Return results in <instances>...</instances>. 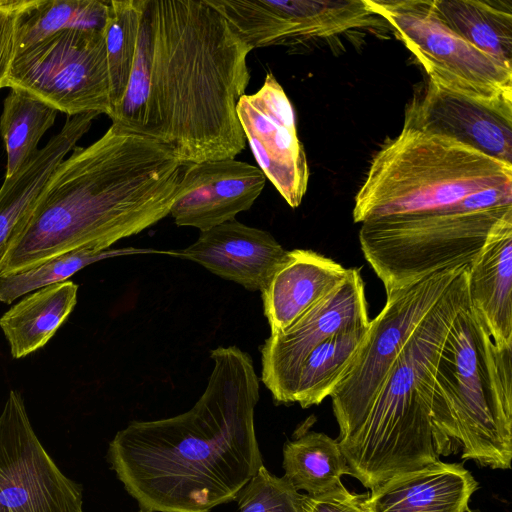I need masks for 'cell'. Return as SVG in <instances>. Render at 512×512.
Returning a JSON list of instances; mask_svg holds the SVG:
<instances>
[{"label": "cell", "mask_w": 512, "mask_h": 512, "mask_svg": "<svg viewBox=\"0 0 512 512\" xmlns=\"http://www.w3.org/2000/svg\"><path fill=\"white\" fill-rule=\"evenodd\" d=\"M284 477L298 491L317 496L332 490L349 475L347 461L336 439L321 432H307L283 447Z\"/></svg>", "instance_id": "cell-24"}, {"label": "cell", "mask_w": 512, "mask_h": 512, "mask_svg": "<svg viewBox=\"0 0 512 512\" xmlns=\"http://www.w3.org/2000/svg\"><path fill=\"white\" fill-rule=\"evenodd\" d=\"M138 512H150V511H145V510L140 509Z\"/></svg>", "instance_id": "cell-33"}, {"label": "cell", "mask_w": 512, "mask_h": 512, "mask_svg": "<svg viewBox=\"0 0 512 512\" xmlns=\"http://www.w3.org/2000/svg\"><path fill=\"white\" fill-rule=\"evenodd\" d=\"M478 482L460 463L440 459L371 489L369 512H465Z\"/></svg>", "instance_id": "cell-18"}, {"label": "cell", "mask_w": 512, "mask_h": 512, "mask_svg": "<svg viewBox=\"0 0 512 512\" xmlns=\"http://www.w3.org/2000/svg\"><path fill=\"white\" fill-rule=\"evenodd\" d=\"M463 266L435 272L387 294L349 371L330 395L339 435L365 413L410 336Z\"/></svg>", "instance_id": "cell-10"}, {"label": "cell", "mask_w": 512, "mask_h": 512, "mask_svg": "<svg viewBox=\"0 0 512 512\" xmlns=\"http://www.w3.org/2000/svg\"><path fill=\"white\" fill-rule=\"evenodd\" d=\"M154 252L136 248L115 250L79 249L53 257L33 268L0 277V302L14 300L40 288L66 281L77 271L94 262L120 255Z\"/></svg>", "instance_id": "cell-28"}, {"label": "cell", "mask_w": 512, "mask_h": 512, "mask_svg": "<svg viewBox=\"0 0 512 512\" xmlns=\"http://www.w3.org/2000/svg\"><path fill=\"white\" fill-rule=\"evenodd\" d=\"M368 329L339 333L317 346L298 370L289 404L308 408L330 396L349 371Z\"/></svg>", "instance_id": "cell-23"}, {"label": "cell", "mask_w": 512, "mask_h": 512, "mask_svg": "<svg viewBox=\"0 0 512 512\" xmlns=\"http://www.w3.org/2000/svg\"><path fill=\"white\" fill-rule=\"evenodd\" d=\"M236 113L258 168L297 208L307 191L309 168L292 104L272 73L258 91L240 97Z\"/></svg>", "instance_id": "cell-13"}, {"label": "cell", "mask_w": 512, "mask_h": 512, "mask_svg": "<svg viewBox=\"0 0 512 512\" xmlns=\"http://www.w3.org/2000/svg\"><path fill=\"white\" fill-rule=\"evenodd\" d=\"M465 512H481V511H480V510H477V509H471V508H469V507H468V508L465 510Z\"/></svg>", "instance_id": "cell-32"}, {"label": "cell", "mask_w": 512, "mask_h": 512, "mask_svg": "<svg viewBox=\"0 0 512 512\" xmlns=\"http://www.w3.org/2000/svg\"><path fill=\"white\" fill-rule=\"evenodd\" d=\"M211 359L205 391L190 410L133 421L109 443L110 466L142 510L209 512L235 500L263 465L253 361L236 346L217 347Z\"/></svg>", "instance_id": "cell-2"}, {"label": "cell", "mask_w": 512, "mask_h": 512, "mask_svg": "<svg viewBox=\"0 0 512 512\" xmlns=\"http://www.w3.org/2000/svg\"><path fill=\"white\" fill-rule=\"evenodd\" d=\"M187 165L169 146L112 124L75 147L16 227L0 277L58 255L107 250L169 215Z\"/></svg>", "instance_id": "cell-3"}, {"label": "cell", "mask_w": 512, "mask_h": 512, "mask_svg": "<svg viewBox=\"0 0 512 512\" xmlns=\"http://www.w3.org/2000/svg\"><path fill=\"white\" fill-rule=\"evenodd\" d=\"M423 66L429 80L477 98L512 96V68L451 30L432 0H366Z\"/></svg>", "instance_id": "cell-9"}, {"label": "cell", "mask_w": 512, "mask_h": 512, "mask_svg": "<svg viewBox=\"0 0 512 512\" xmlns=\"http://www.w3.org/2000/svg\"><path fill=\"white\" fill-rule=\"evenodd\" d=\"M512 184V165L454 139L402 128L372 158L353 220L435 210Z\"/></svg>", "instance_id": "cell-6"}, {"label": "cell", "mask_w": 512, "mask_h": 512, "mask_svg": "<svg viewBox=\"0 0 512 512\" xmlns=\"http://www.w3.org/2000/svg\"><path fill=\"white\" fill-rule=\"evenodd\" d=\"M347 270L312 250L287 251L261 291L264 315L271 334L288 329L330 294L345 278Z\"/></svg>", "instance_id": "cell-17"}, {"label": "cell", "mask_w": 512, "mask_h": 512, "mask_svg": "<svg viewBox=\"0 0 512 512\" xmlns=\"http://www.w3.org/2000/svg\"><path fill=\"white\" fill-rule=\"evenodd\" d=\"M470 306L498 349L512 347V213L500 220L468 265Z\"/></svg>", "instance_id": "cell-19"}, {"label": "cell", "mask_w": 512, "mask_h": 512, "mask_svg": "<svg viewBox=\"0 0 512 512\" xmlns=\"http://www.w3.org/2000/svg\"><path fill=\"white\" fill-rule=\"evenodd\" d=\"M36 0H0V89L5 86L17 54V31L22 15Z\"/></svg>", "instance_id": "cell-30"}, {"label": "cell", "mask_w": 512, "mask_h": 512, "mask_svg": "<svg viewBox=\"0 0 512 512\" xmlns=\"http://www.w3.org/2000/svg\"><path fill=\"white\" fill-rule=\"evenodd\" d=\"M305 498L286 477L275 476L262 465L235 500L239 512H304Z\"/></svg>", "instance_id": "cell-29"}, {"label": "cell", "mask_w": 512, "mask_h": 512, "mask_svg": "<svg viewBox=\"0 0 512 512\" xmlns=\"http://www.w3.org/2000/svg\"><path fill=\"white\" fill-rule=\"evenodd\" d=\"M265 183L258 167L235 158L189 164L169 215L178 226L205 231L251 208Z\"/></svg>", "instance_id": "cell-15"}, {"label": "cell", "mask_w": 512, "mask_h": 512, "mask_svg": "<svg viewBox=\"0 0 512 512\" xmlns=\"http://www.w3.org/2000/svg\"><path fill=\"white\" fill-rule=\"evenodd\" d=\"M511 213L512 184L443 208L365 221L360 247L387 295L435 272L469 265Z\"/></svg>", "instance_id": "cell-7"}, {"label": "cell", "mask_w": 512, "mask_h": 512, "mask_svg": "<svg viewBox=\"0 0 512 512\" xmlns=\"http://www.w3.org/2000/svg\"><path fill=\"white\" fill-rule=\"evenodd\" d=\"M78 285L52 284L27 294L0 318V327L13 358L42 348L64 323L77 303Z\"/></svg>", "instance_id": "cell-21"}, {"label": "cell", "mask_w": 512, "mask_h": 512, "mask_svg": "<svg viewBox=\"0 0 512 512\" xmlns=\"http://www.w3.org/2000/svg\"><path fill=\"white\" fill-rule=\"evenodd\" d=\"M368 493L349 491L341 482L332 490L317 496L306 495L304 512H369Z\"/></svg>", "instance_id": "cell-31"}, {"label": "cell", "mask_w": 512, "mask_h": 512, "mask_svg": "<svg viewBox=\"0 0 512 512\" xmlns=\"http://www.w3.org/2000/svg\"><path fill=\"white\" fill-rule=\"evenodd\" d=\"M370 324L359 269L348 268L342 282L293 325L271 334L261 347V381L277 403L289 404L298 370L306 357L332 336Z\"/></svg>", "instance_id": "cell-12"}, {"label": "cell", "mask_w": 512, "mask_h": 512, "mask_svg": "<svg viewBox=\"0 0 512 512\" xmlns=\"http://www.w3.org/2000/svg\"><path fill=\"white\" fill-rule=\"evenodd\" d=\"M175 253L249 291L261 292L287 251L268 231L232 219L201 231L193 244Z\"/></svg>", "instance_id": "cell-16"}, {"label": "cell", "mask_w": 512, "mask_h": 512, "mask_svg": "<svg viewBox=\"0 0 512 512\" xmlns=\"http://www.w3.org/2000/svg\"><path fill=\"white\" fill-rule=\"evenodd\" d=\"M75 116L111 114L110 83L103 31H59L18 52L5 86Z\"/></svg>", "instance_id": "cell-8"}, {"label": "cell", "mask_w": 512, "mask_h": 512, "mask_svg": "<svg viewBox=\"0 0 512 512\" xmlns=\"http://www.w3.org/2000/svg\"><path fill=\"white\" fill-rule=\"evenodd\" d=\"M251 51L207 0H144L112 124L169 146L185 165L235 158L246 143L236 105Z\"/></svg>", "instance_id": "cell-1"}, {"label": "cell", "mask_w": 512, "mask_h": 512, "mask_svg": "<svg viewBox=\"0 0 512 512\" xmlns=\"http://www.w3.org/2000/svg\"><path fill=\"white\" fill-rule=\"evenodd\" d=\"M456 34L512 68V0H432Z\"/></svg>", "instance_id": "cell-22"}, {"label": "cell", "mask_w": 512, "mask_h": 512, "mask_svg": "<svg viewBox=\"0 0 512 512\" xmlns=\"http://www.w3.org/2000/svg\"><path fill=\"white\" fill-rule=\"evenodd\" d=\"M109 1L36 0L21 17L17 31V53L63 30L103 31Z\"/></svg>", "instance_id": "cell-26"}, {"label": "cell", "mask_w": 512, "mask_h": 512, "mask_svg": "<svg viewBox=\"0 0 512 512\" xmlns=\"http://www.w3.org/2000/svg\"><path fill=\"white\" fill-rule=\"evenodd\" d=\"M432 421L440 456L491 469L512 458V347L498 349L468 307L455 318L437 362Z\"/></svg>", "instance_id": "cell-5"}, {"label": "cell", "mask_w": 512, "mask_h": 512, "mask_svg": "<svg viewBox=\"0 0 512 512\" xmlns=\"http://www.w3.org/2000/svg\"><path fill=\"white\" fill-rule=\"evenodd\" d=\"M469 305L465 265L416 327L365 413L336 439L349 475L364 487L439 460L432 421L436 367L455 318Z\"/></svg>", "instance_id": "cell-4"}, {"label": "cell", "mask_w": 512, "mask_h": 512, "mask_svg": "<svg viewBox=\"0 0 512 512\" xmlns=\"http://www.w3.org/2000/svg\"><path fill=\"white\" fill-rule=\"evenodd\" d=\"M57 114L55 108L29 93L10 89L0 117V134L7 155L5 178L12 177L34 156Z\"/></svg>", "instance_id": "cell-25"}, {"label": "cell", "mask_w": 512, "mask_h": 512, "mask_svg": "<svg viewBox=\"0 0 512 512\" xmlns=\"http://www.w3.org/2000/svg\"><path fill=\"white\" fill-rule=\"evenodd\" d=\"M98 113L68 116L61 130L34 154L0 188V260L13 233L28 213L45 184L66 155L88 132Z\"/></svg>", "instance_id": "cell-20"}, {"label": "cell", "mask_w": 512, "mask_h": 512, "mask_svg": "<svg viewBox=\"0 0 512 512\" xmlns=\"http://www.w3.org/2000/svg\"><path fill=\"white\" fill-rule=\"evenodd\" d=\"M143 2L144 0L109 1V13L103 34L109 72L111 113L121 102L128 85Z\"/></svg>", "instance_id": "cell-27"}, {"label": "cell", "mask_w": 512, "mask_h": 512, "mask_svg": "<svg viewBox=\"0 0 512 512\" xmlns=\"http://www.w3.org/2000/svg\"><path fill=\"white\" fill-rule=\"evenodd\" d=\"M404 128L442 135L512 165V96H467L428 80L407 104Z\"/></svg>", "instance_id": "cell-14"}, {"label": "cell", "mask_w": 512, "mask_h": 512, "mask_svg": "<svg viewBox=\"0 0 512 512\" xmlns=\"http://www.w3.org/2000/svg\"><path fill=\"white\" fill-rule=\"evenodd\" d=\"M82 502L81 486L57 467L10 390L0 414V512H83Z\"/></svg>", "instance_id": "cell-11"}]
</instances>
